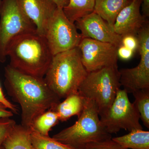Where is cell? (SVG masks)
I'll return each mask as SVG.
<instances>
[{
	"label": "cell",
	"instance_id": "cell-15",
	"mask_svg": "<svg viewBox=\"0 0 149 149\" xmlns=\"http://www.w3.org/2000/svg\"><path fill=\"white\" fill-rule=\"evenodd\" d=\"M131 0H95L93 12L98 15L113 29L118 14Z\"/></svg>",
	"mask_w": 149,
	"mask_h": 149
},
{
	"label": "cell",
	"instance_id": "cell-16",
	"mask_svg": "<svg viewBox=\"0 0 149 149\" xmlns=\"http://www.w3.org/2000/svg\"><path fill=\"white\" fill-rule=\"evenodd\" d=\"M30 129L16 124L3 143L5 149H35L31 138Z\"/></svg>",
	"mask_w": 149,
	"mask_h": 149
},
{
	"label": "cell",
	"instance_id": "cell-21",
	"mask_svg": "<svg viewBox=\"0 0 149 149\" xmlns=\"http://www.w3.org/2000/svg\"><path fill=\"white\" fill-rule=\"evenodd\" d=\"M135 101L133 103L140 114V119L149 128V89L139 90L132 93Z\"/></svg>",
	"mask_w": 149,
	"mask_h": 149
},
{
	"label": "cell",
	"instance_id": "cell-23",
	"mask_svg": "<svg viewBox=\"0 0 149 149\" xmlns=\"http://www.w3.org/2000/svg\"><path fill=\"white\" fill-rule=\"evenodd\" d=\"M84 149H128L125 148L111 139L88 144Z\"/></svg>",
	"mask_w": 149,
	"mask_h": 149
},
{
	"label": "cell",
	"instance_id": "cell-31",
	"mask_svg": "<svg viewBox=\"0 0 149 149\" xmlns=\"http://www.w3.org/2000/svg\"><path fill=\"white\" fill-rule=\"evenodd\" d=\"M1 2H2L1 0H0V9H1Z\"/></svg>",
	"mask_w": 149,
	"mask_h": 149
},
{
	"label": "cell",
	"instance_id": "cell-29",
	"mask_svg": "<svg viewBox=\"0 0 149 149\" xmlns=\"http://www.w3.org/2000/svg\"><path fill=\"white\" fill-rule=\"evenodd\" d=\"M57 6L58 7L63 8L69 2V0H53Z\"/></svg>",
	"mask_w": 149,
	"mask_h": 149
},
{
	"label": "cell",
	"instance_id": "cell-27",
	"mask_svg": "<svg viewBox=\"0 0 149 149\" xmlns=\"http://www.w3.org/2000/svg\"><path fill=\"white\" fill-rule=\"evenodd\" d=\"M13 113L7 108L3 104L0 103V118H11L13 116Z\"/></svg>",
	"mask_w": 149,
	"mask_h": 149
},
{
	"label": "cell",
	"instance_id": "cell-19",
	"mask_svg": "<svg viewBox=\"0 0 149 149\" xmlns=\"http://www.w3.org/2000/svg\"><path fill=\"white\" fill-rule=\"evenodd\" d=\"M60 121L58 115L54 109L43 113L35 119L30 129L41 135L49 136V132Z\"/></svg>",
	"mask_w": 149,
	"mask_h": 149
},
{
	"label": "cell",
	"instance_id": "cell-7",
	"mask_svg": "<svg viewBox=\"0 0 149 149\" xmlns=\"http://www.w3.org/2000/svg\"><path fill=\"white\" fill-rule=\"evenodd\" d=\"M128 94L124 89H119L111 106L100 116L102 124L111 135L121 129L129 132L143 129L140 123V114L134 104L130 101Z\"/></svg>",
	"mask_w": 149,
	"mask_h": 149
},
{
	"label": "cell",
	"instance_id": "cell-28",
	"mask_svg": "<svg viewBox=\"0 0 149 149\" xmlns=\"http://www.w3.org/2000/svg\"><path fill=\"white\" fill-rule=\"evenodd\" d=\"M143 15L148 18L149 17V0H141Z\"/></svg>",
	"mask_w": 149,
	"mask_h": 149
},
{
	"label": "cell",
	"instance_id": "cell-10",
	"mask_svg": "<svg viewBox=\"0 0 149 149\" xmlns=\"http://www.w3.org/2000/svg\"><path fill=\"white\" fill-rule=\"evenodd\" d=\"M82 63L88 72L118 66V48L109 43L83 38L78 47Z\"/></svg>",
	"mask_w": 149,
	"mask_h": 149
},
{
	"label": "cell",
	"instance_id": "cell-13",
	"mask_svg": "<svg viewBox=\"0 0 149 149\" xmlns=\"http://www.w3.org/2000/svg\"><path fill=\"white\" fill-rule=\"evenodd\" d=\"M18 2L24 14L35 25L37 33L44 36L48 22L57 6L53 0H18Z\"/></svg>",
	"mask_w": 149,
	"mask_h": 149
},
{
	"label": "cell",
	"instance_id": "cell-12",
	"mask_svg": "<svg viewBox=\"0 0 149 149\" xmlns=\"http://www.w3.org/2000/svg\"><path fill=\"white\" fill-rule=\"evenodd\" d=\"M141 0H131L116 17L113 29L118 35H137L148 21L141 13Z\"/></svg>",
	"mask_w": 149,
	"mask_h": 149
},
{
	"label": "cell",
	"instance_id": "cell-26",
	"mask_svg": "<svg viewBox=\"0 0 149 149\" xmlns=\"http://www.w3.org/2000/svg\"><path fill=\"white\" fill-rule=\"evenodd\" d=\"M135 52L123 45L120 46L117 49L118 58L124 61H128L132 58Z\"/></svg>",
	"mask_w": 149,
	"mask_h": 149
},
{
	"label": "cell",
	"instance_id": "cell-30",
	"mask_svg": "<svg viewBox=\"0 0 149 149\" xmlns=\"http://www.w3.org/2000/svg\"><path fill=\"white\" fill-rule=\"evenodd\" d=\"M0 149H5L3 147V146H0Z\"/></svg>",
	"mask_w": 149,
	"mask_h": 149
},
{
	"label": "cell",
	"instance_id": "cell-24",
	"mask_svg": "<svg viewBox=\"0 0 149 149\" xmlns=\"http://www.w3.org/2000/svg\"><path fill=\"white\" fill-rule=\"evenodd\" d=\"M122 45L130 49L133 52L138 50L139 41L137 35L128 34L122 36Z\"/></svg>",
	"mask_w": 149,
	"mask_h": 149
},
{
	"label": "cell",
	"instance_id": "cell-8",
	"mask_svg": "<svg viewBox=\"0 0 149 149\" xmlns=\"http://www.w3.org/2000/svg\"><path fill=\"white\" fill-rule=\"evenodd\" d=\"M44 37L53 56L78 47L83 38L63 8L58 7L48 22Z\"/></svg>",
	"mask_w": 149,
	"mask_h": 149
},
{
	"label": "cell",
	"instance_id": "cell-14",
	"mask_svg": "<svg viewBox=\"0 0 149 149\" xmlns=\"http://www.w3.org/2000/svg\"><path fill=\"white\" fill-rule=\"evenodd\" d=\"M87 100L79 92L67 97L53 109L58 115L60 121H65L77 116L79 117L87 103Z\"/></svg>",
	"mask_w": 149,
	"mask_h": 149
},
{
	"label": "cell",
	"instance_id": "cell-18",
	"mask_svg": "<svg viewBox=\"0 0 149 149\" xmlns=\"http://www.w3.org/2000/svg\"><path fill=\"white\" fill-rule=\"evenodd\" d=\"M95 0H69L63 8L68 19L72 23L93 12Z\"/></svg>",
	"mask_w": 149,
	"mask_h": 149
},
{
	"label": "cell",
	"instance_id": "cell-17",
	"mask_svg": "<svg viewBox=\"0 0 149 149\" xmlns=\"http://www.w3.org/2000/svg\"><path fill=\"white\" fill-rule=\"evenodd\" d=\"M112 139L125 148L149 149V131L143 129H134L126 135Z\"/></svg>",
	"mask_w": 149,
	"mask_h": 149
},
{
	"label": "cell",
	"instance_id": "cell-5",
	"mask_svg": "<svg viewBox=\"0 0 149 149\" xmlns=\"http://www.w3.org/2000/svg\"><path fill=\"white\" fill-rule=\"evenodd\" d=\"M120 87L118 66L107 67L88 72L78 92L95 103L101 116L111 106Z\"/></svg>",
	"mask_w": 149,
	"mask_h": 149
},
{
	"label": "cell",
	"instance_id": "cell-9",
	"mask_svg": "<svg viewBox=\"0 0 149 149\" xmlns=\"http://www.w3.org/2000/svg\"><path fill=\"white\" fill-rule=\"evenodd\" d=\"M139 41L138 49L141 59L137 66L123 68L119 70L121 86L128 93L149 89V22L137 35Z\"/></svg>",
	"mask_w": 149,
	"mask_h": 149
},
{
	"label": "cell",
	"instance_id": "cell-11",
	"mask_svg": "<svg viewBox=\"0 0 149 149\" xmlns=\"http://www.w3.org/2000/svg\"><path fill=\"white\" fill-rule=\"evenodd\" d=\"M74 24L83 38L109 43L117 47L122 45V36L116 34L106 22L94 12L78 19Z\"/></svg>",
	"mask_w": 149,
	"mask_h": 149
},
{
	"label": "cell",
	"instance_id": "cell-6",
	"mask_svg": "<svg viewBox=\"0 0 149 149\" xmlns=\"http://www.w3.org/2000/svg\"><path fill=\"white\" fill-rule=\"evenodd\" d=\"M37 32L33 23L24 14L18 0H2L0 9V62L7 59L6 49L19 35Z\"/></svg>",
	"mask_w": 149,
	"mask_h": 149
},
{
	"label": "cell",
	"instance_id": "cell-20",
	"mask_svg": "<svg viewBox=\"0 0 149 149\" xmlns=\"http://www.w3.org/2000/svg\"><path fill=\"white\" fill-rule=\"evenodd\" d=\"M30 138L35 149H77L63 143L49 136L41 135L30 129Z\"/></svg>",
	"mask_w": 149,
	"mask_h": 149
},
{
	"label": "cell",
	"instance_id": "cell-3",
	"mask_svg": "<svg viewBox=\"0 0 149 149\" xmlns=\"http://www.w3.org/2000/svg\"><path fill=\"white\" fill-rule=\"evenodd\" d=\"M88 73L77 47L54 56L44 79L60 99H65L78 92Z\"/></svg>",
	"mask_w": 149,
	"mask_h": 149
},
{
	"label": "cell",
	"instance_id": "cell-25",
	"mask_svg": "<svg viewBox=\"0 0 149 149\" xmlns=\"http://www.w3.org/2000/svg\"><path fill=\"white\" fill-rule=\"evenodd\" d=\"M0 103L4 105L7 108L12 111L13 113L17 114L18 113L19 109L17 105L11 103L8 100H7L4 95L1 83H0Z\"/></svg>",
	"mask_w": 149,
	"mask_h": 149
},
{
	"label": "cell",
	"instance_id": "cell-22",
	"mask_svg": "<svg viewBox=\"0 0 149 149\" xmlns=\"http://www.w3.org/2000/svg\"><path fill=\"white\" fill-rule=\"evenodd\" d=\"M16 124L15 120L10 118H0V146H2L3 143Z\"/></svg>",
	"mask_w": 149,
	"mask_h": 149
},
{
	"label": "cell",
	"instance_id": "cell-2",
	"mask_svg": "<svg viewBox=\"0 0 149 149\" xmlns=\"http://www.w3.org/2000/svg\"><path fill=\"white\" fill-rule=\"evenodd\" d=\"M6 54L11 67L24 74L42 78L53 57L45 38L37 32L14 38L8 46Z\"/></svg>",
	"mask_w": 149,
	"mask_h": 149
},
{
	"label": "cell",
	"instance_id": "cell-4",
	"mask_svg": "<svg viewBox=\"0 0 149 149\" xmlns=\"http://www.w3.org/2000/svg\"><path fill=\"white\" fill-rule=\"evenodd\" d=\"M52 138L77 149H84L88 144L112 139L102 124L95 104L88 100L75 123Z\"/></svg>",
	"mask_w": 149,
	"mask_h": 149
},
{
	"label": "cell",
	"instance_id": "cell-1",
	"mask_svg": "<svg viewBox=\"0 0 149 149\" xmlns=\"http://www.w3.org/2000/svg\"><path fill=\"white\" fill-rule=\"evenodd\" d=\"M8 94L21 109V125L30 129L37 117L53 109L61 99L48 87L44 78L24 74L8 65L4 68Z\"/></svg>",
	"mask_w": 149,
	"mask_h": 149
}]
</instances>
